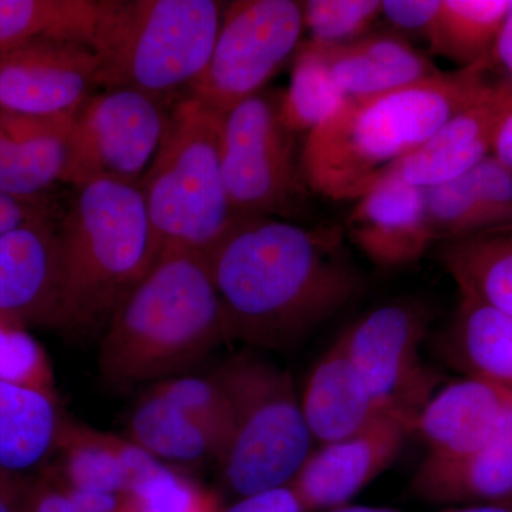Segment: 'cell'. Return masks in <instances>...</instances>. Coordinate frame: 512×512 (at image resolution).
Here are the masks:
<instances>
[{
  "mask_svg": "<svg viewBox=\"0 0 512 512\" xmlns=\"http://www.w3.org/2000/svg\"><path fill=\"white\" fill-rule=\"evenodd\" d=\"M23 505L28 512H79L62 488L46 476L28 485Z\"/></svg>",
  "mask_w": 512,
  "mask_h": 512,
  "instance_id": "cell-36",
  "label": "cell"
},
{
  "mask_svg": "<svg viewBox=\"0 0 512 512\" xmlns=\"http://www.w3.org/2000/svg\"><path fill=\"white\" fill-rule=\"evenodd\" d=\"M439 258L461 298L512 316V227L444 242Z\"/></svg>",
  "mask_w": 512,
  "mask_h": 512,
  "instance_id": "cell-23",
  "label": "cell"
},
{
  "mask_svg": "<svg viewBox=\"0 0 512 512\" xmlns=\"http://www.w3.org/2000/svg\"><path fill=\"white\" fill-rule=\"evenodd\" d=\"M441 8V0H383L382 18L406 37L414 35L427 40Z\"/></svg>",
  "mask_w": 512,
  "mask_h": 512,
  "instance_id": "cell-34",
  "label": "cell"
},
{
  "mask_svg": "<svg viewBox=\"0 0 512 512\" xmlns=\"http://www.w3.org/2000/svg\"><path fill=\"white\" fill-rule=\"evenodd\" d=\"M343 232L377 266L414 264L436 242L427 214V190L389 175L355 201Z\"/></svg>",
  "mask_w": 512,
  "mask_h": 512,
  "instance_id": "cell-14",
  "label": "cell"
},
{
  "mask_svg": "<svg viewBox=\"0 0 512 512\" xmlns=\"http://www.w3.org/2000/svg\"><path fill=\"white\" fill-rule=\"evenodd\" d=\"M430 320L426 303L396 299L366 312L340 335L377 412L412 433L439 382L420 355Z\"/></svg>",
  "mask_w": 512,
  "mask_h": 512,
  "instance_id": "cell-10",
  "label": "cell"
},
{
  "mask_svg": "<svg viewBox=\"0 0 512 512\" xmlns=\"http://www.w3.org/2000/svg\"><path fill=\"white\" fill-rule=\"evenodd\" d=\"M313 443H335L355 436L382 419L343 339L313 366L301 396Z\"/></svg>",
  "mask_w": 512,
  "mask_h": 512,
  "instance_id": "cell-20",
  "label": "cell"
},
{
  "mask_svg": "<svg viewBox=\"0 0 512 512\" xmlns=\"http://www.w3.org/2000/svg\"><path fill=\"white\" fill-rule=\"evenodd\" d=\"M40 214L30 202L0 194V237Z\"/></svg>",
  "mask_w": 512,
  "mask_h": 512,
  "instance_id": "cell-39",
  "label": "cell"
},
{
  "mask_svg": "<svg viewBox=\"0 0 512 512\" xmlns=\"http://www.w3.org/2000/svg\"><path fill=\"white\" fill-rule=\"evenodd\" d=\"M222 507L217 491L168 467L150 483L124 494L123 512H220Z\"/></svg>",
  "mask_w": 512,
  "mask_h": 512,
  "instance_id": "cell-32",
  "label": "cell"
},
{
  "mask_svg": "<svg viewBox=\"0 0 512 512\" xmlns=\"http://www.w3.org/2000/svg\"><path fill=\"white\" fill-rule=\"evenodd\" d=\"M302 2L235 0L225 5L210 62L187 96L225 114L261 92L301 47Z\"/></svg>",
  "mask_w": 512,
  "mask_h": 512,
  "instance_id": "cell-9",
  "label": "cell"
},
{
  "mask_svg": "<svg viewBox=\"0 0 512 512\" xmlns=\"http://www.w3.org/2000/svg\"><path fill=\"white\" fill-rule=\"evenodd\" d=\"M346 101L320 47L302 43L293 56L291 83L282 96L285 126L295 134H309Z\"/></svg>",
  "mask_w": 512,
  "mask_h": 512,
  "instance_id": "cell-28",
  "label": "cell"
},
{
  "mask_svg": "<svg viewBox=\"0 0 512 512\" xmlns=\"http://www.w3.org/2000/svg\"><path fill=\"white\" fill-rule=\"evenodd\" d=\"M205 259L231 339L252 349L298 348L363 289L345 232L335 227L237 221Z\"/></svg>",
  "mask_w": 512,
  "mask_h": 512,
  "instance_id": "cell-1",
  "label": "cell"
},
{
  "mask_svg": "<svg viewBox=\"0 0 512 512\" xmlns=\"http://www.w3.org/2000/svg\"><path fill=\"white\" fill-rule=\"evenodd\" d=\"M55 463L46 470L63 487L126 494L127 483L111 444V433L66 419L60 430Z\"/></svg>",
  "mask_w": 512,
  "mask_h": 512,
  "instance_id": "cell-26",
  "label": "cell"
},
{
  "mask_svg": "<svg viewBox=\"0 0 512 512\" xmlns=\"http://www.w3.org/2000/svg\"><path fill=\"white\" fill-rule=\"evenodd\" d=\"M56 232V329L103 335L163 251L143 192L138 184L107 178L77 185Z\"/></svg>",
  "mask_w": 512,
  "mask_h": 512,
  "instance_id": "cell-4",
  "label": "cell"
},
{
  "mask_svg": "<svg viewBox=\"0 0 512 512\" xmlns=\"http://www.w3.org/2000/svg\"><path fill=\"white\" fill-rule=\"evenodd\" d=\"M99 57L74 40L42 37L0 53V110L28 116L74 113L97 86Z\"/></svg>",
  "mask_w": 512,
  "mask_h": 512,
  "instance_id": "cell-12",
  "label": "cell"
},
{
  "mask_svg": "<svg viewBox=\"0 0 512 512\" xmlns=\"http://www.w3.org/2000/svg\"><path fill=\"white\" fill-rule=\"evenodd\" d=\"M220 512H309L291 485L237 498Z\"/></svg>",
  "mask_w": 512,
  "mask_h": 512,
  "instance_id": "cell-35",
  "label": "cell"
},
{
  "mask_svg": "<svg viewBox=\"0 0 512 512\" xmlns=\"http://www.w3.org/2000/svg\"><path fill=\"white\" fill-rule=\"evenodd\" d=\"M67 137H13L0 130V194L30 201L64 183Z\"/></svg>",
  "mask_w": 512,
  "mask_h": 512,
  "instance_id": "cell-29",
  "label": "cell"
},
{
  "mask_svg": "<svg viewBox=\"0 0 512 512\" xmlns=\"http://www.w3.org/2000/svg\"><path fill=\"white\" fill-rule=\"evenodd\" d=\"M491 156L512 170V90L495 126Z\"/></svg>",
  "mask_w": 512,
  "mask_h": 512,
  "instance_id": "cell-38",
  "label": "cell"
},
{
  "mask_svg": "<svg viewBox=\"0 0 512 512\" xmlns=\"http://www.w3.org/2000/svg\"><path fill=\"white\" fill-rule=\"evenodd\" d=\"M150 389L160 393L200 423L220 448L221 460L231 436L232 414L227 396L217 380L211 375H184L151 384Z\"/></svg>",
  "mask_w": 512,
  "mask_h": 512,
  "instance_id": "cell-30",
  "label": "cell"
},
{
  "mask_svg": "<svg viewBox=\"0 0 512 512\" xmlns=\"http://www.w3.org/2000/svg\"><path fill=\"white\" fill-rule=\"evenodd\" d=\"M493 64L491 55L456 72L346 101L306 134L301 165L309 191L332 201L362 198L491 89Z\"/></svg>",
  "mask_w": 512,
  "mask_h": 512,
  "instance_id": "cell-2",
  "label": "cell"
},
{
  "mask_svg": "<svg viewBox=\"0 0 512 512\" xmlns=\"http://www.w3.org/2000/svg\"><path fill=\"white\" fill-rule=\"evenodd\" d=\"M303 28L309 42L340 46L355 42L370 32L382 18L380 0H309L302 2Z\"/></svg>",
  "mask_w": 512,
  "mask_h": 512,
  "instance_id": "cell-31",
  "label": "cell"
},
{
  "mask_svg": "<svg viewBox=\"0 0 512 512\" xmlns=\"http://www.w3.org/2000/svg\"><path fill=\"white\" fill-rule=\"evenodd\" d=\"M224 9L215 0H106L93 43L97 86L173 109L210 62Z\"/></svg>",
  "mask_w": 512,
  "mask_h": 512,
  "instance_id": "cell-5",
  "label": "cell"
},
{
  "mask_svg": "<svg viewBox=\"0 0 512 512\" xmlns=\"http://www.w3.org/2000/svg\"><path fill=\"white\" fill-rule=\"evenodd\" d=\"M511 403L512 390L468 375L437 389L414 421L413 433L426 441L429 457H464L494 436Z\"/></svg>",
  "mask_w": 512,
  "mask_h": 512,
  "instance_id": "cell-16",
  "label": "cell"
},
{
  "mask_svg": "<svg viewBox=\"0 0 512 512\" xmlns=\"http://www.w3.org/2000/svg\"><path fill=\"white\" fill-rule=\"evenodd\" d=\"M29 484L0 470V512H18Z\"/></svg>",
  "mask_w": 512,
  "mask_h": 512,
  "instance_id": "cell-40",
  "label": "cell"
},
{
  "mask_svg": "<svg viewBox=\"0 0 512 512\" xmlns=\"http://www.w3.org/2000/svg\"><path fill=\"white\" fill-rule=\"evenodd\" d=\"M427 214L441 244L512 227V170L485 158L470 173L429 188Z\"/></svg>",
  "mask_w": 512,
  "mask_h": 512,
  "instance_id": "cell-19",
  "label": "cell"
},
{
  "mask_svg": "<svg viewBox=\"0 0 512 512\" xmlns=\"http://www.w3.org/2000/svg\"><path fill=\"white\" fill-rule=\"evenodd\" d=\"M63 421L59 397L0 380V470L25 480L52 461Z\"/></svg>",
  "mask_w": 512,
  "mask_h": 512,
  "instance_id": "cell-21",
  "label": "cell"
},
{
  "mask_svg": "<svg viewBox=\"0 0 512 512\" xmlns=\"http://www.w3.org/2000/svg\"><path fill=\"white\" fill-rule=\"evenodd\" d=\"M443 512H512V500L503 503L460 505Z\"/></svg>",
  "mask_w": 512,
  "mask_h": 512,
  "instance_id": "cell-42",
  "label": "cell"
},
{
  "mask_svg": "<svg viewBox=\"0 0 512 512\" xmlns=\"http://www.w3.org/2000/svg\"><path fill=\"white\" fill-rule=\"evenodd\" d=\"M0 380L57 397L55 372L46 350L28 329L0 319Z\"/></svg>",
  "mask_w": 512,
  "mask_h": 512,
  "instance_id": "cell-33",
  "label": "cell"
},
{
  "mask_svg": "<svg viewBox=\"0 0 512 512\" xmlns=\"http://www.w3.org/2000/svg\"><path fill=\"white\" fill-rule=\"evenodd\" d=\"M410 433L402 421L382 417L355 436L313 448L291 487L309 512L350 504L396 460Z\"/></svg>",
  "mask_w": 512,
  "mask_h": 512,
  "instance_id": "cell-13",
  "label": "cell"
},
{
  "mask_svg": "<svg viewBox=\"0 0 512 512\" xmlns=\"http://www.w3.org/2000/svg\"><path fill=\"white\" fill-rule=\"evenodd\" d=\"M170 109L130 89H106L76 111L67 136L64 183L138 184L156 157Z\"/></svg>",
  "mask_w": 512,
  "mask_h": 512,
  "instance_id": "cell-11",
  "label": "cell"
},
{
  "mask_svg": "<svg viewBox=\"0 0 512 512\" xmlns=\"http://www.w3.org/2000/svg\"><path fill=\"white\" fill-rule=\"evenodd\" d=\"M512 0H441L426 42L431 53L471 66L493 55Z\"/></svg>",
  "mask_w": 512,
  "mask_h": 512,
  "instance_id": "cell-27",
  "label": "cell"
},
{
  "mask_svg": "<svg viewBox=\"0 0 512 512\" xmlns=\"http://www.w3.org/2000/svg\"><path fill=\"white\" fill-rule=\"evenodd\" d=\"M511 90L512 82L494 83L480 100L447 121L390 175L429 190L470 173L491 156L495 126Z\"/></svg>",
  "mask_w": 512,
  "mask_h": 512,
  "instance_id": "cell-17",
  "label": "cell"
},
{
  "mask_svg": "<svg viewBox=\"0 0 512 512\" xmlns=\"http://www.w3.org/2000/svg\"><path fill=\"white\" fill-rule=\"evenodd\" d=\"M56 224L40 214L0 237V319L56 329Z\"/></svg>",
  "mask_w": 512,
  "mask_h": 512,
  "instance_id": "cell-15",
  "label": "cell"
},
{
  "mask_svg": "<svg viewBox=\"0 0 512 512\" xmlns=\"http://www.w3.org/2000/svg\"><path fill=\"white\" fill-rule=\"evenodd\" d=\"M456 362L468 375L512 390V316L461 298L451 329Z\"/></svg>",
  "mask_w": 512,
  "mask_h": 512,
  "instance_id": "cell-25",
  "label": "cell"
},
{
  "mask_svg": "<svg viewBox=\"0 0 512 512\" xmlns=\"http://www.w3.org/2000/svg\"><path fill=\"white\" fill-rule=\"evenodd\" d=\"M231 340L205 256L165 245L101 335L97 365L113 386L154 384L190 375Z\"/></svg>",
  "mask_w": 512,
  "mask_h": 512,
  "instance_id": "cell-3",
  "label": "cell"
},
{
  "mask_svg": "<svg viewBox=\"0 0 512 512\" xmlns=\"http://www.w3.org/2000/svg\"><path fill=\"white\" fill-rule=\"evenodd\" d=\"M282 96L264 89L224 114L222 167L237 221L285 220L308 200L296 134L282 121Z\"/></svg>",
  "mask_w": 512,
  "mask_h": 512,
  "instance_id": "cell-8",
  "label": "cell"
},
{
  "mask_svg": "<svg viewBox=\"0 0 512 512\" xmlns=\"http://www.w3.org/2000/svg\"><path fill=\"white\" fill-rule=\"evenodd\" d=\"M211 376L232 414L231 436L218 461L224 491L237 500L291 485L315 444L292 376L249 350Z\"/></svg>",
  "mask_w": 512,
  "mask_h": 512,
  "instance_id": "cell-7",
  "label": "cell"
},
{
  "mask_svg": "<svg viewBox=\"0 0 512 512\" xmlns=\"http://www.w3.org/2000/svg\"><path fill=\"white\" fill-rule=\"evenodd\" d=\"M493 60L494 63H500L512 77V10L495 42Z\"/></svg>",
  "mask_w": 512,
  "mask_h": 512,
  "instance_id": "cell-41",
  "label": "cell"
},
{
  "mask_svg": "<svg viewBox=\"0 0 512 512\" xmlns=\"http://www.w3.org/2000/svg\"><path fill=\"white\" fill-rule=\"evenodd\" d=\"M106 0H0V53L42 39L93 47Z\"/></svg>",
  "mask_w": 512,
  "mask_h": 512,
  "instance_id": "cell-24",
  "label": "cell"
},
{
  "mask_svg": "<svg viewBox=\"0 0 512 512\" xmlns=\"http://www.w3.org/2000/svg\"><path fill=\"white\" fill-rule=\"evenodd\" d=\"M50 480H52V478H50ZM57 485L62 488L79 512H123L124 494L76 490V488L63 487V485L60 484Z\"/></svg>",
  "mask_w": 512,
  "mask_h": 512,
  "instance_id": "cell-37",
  "label": "cell"
},
{
  "mask_svg": "<svg viewBox=\"0 0 512 512\" xmlns=\"http://www.w3.org/2000/svg\"><path fill=\"white\" fill-rule=\"evenodd\" d=\"M320 512H400L387 507H373V505L346 504L340 507Z\"/></svg>",
  "mask_w": 512,
  "mask_h": 512,
  "instance_id": "cell-43",
  "label": "cell"
},
{
  "mask_svg": "<svg viewBox=\"0 0 512 512\" xmlns=\"http://www.w3.org/2000/svg\"><path fill=\"white\" fill-rule=\"evenodd\" d=\"M222 120L190 96L168 114L156 157L138 183L163 248L205 256L237 224L222 167Z\"/></svg>",
  "mask_w": 512,
  "mask_h": 512,
  "instance_id": "cell-6",
  "label": "cell"
},
{
  "mask_svg": "<svg viewBox=\"0 0 512 512\" xmlns=\"http://www.w3.org/2000/svg\"><path fill=\"white\" fill-rule=\"evenodd\" d=\"M127 437L165 466L188 471L220 460V448L191 416L148 389L130 414Z\"/></svg>",
  "mask_w": 512,
  "mask_h": 512,
  "instance_id": "cell-22",
  "label": "cell"
},
{
  "mask_svg": "<svg viewBox=\"0 0 512 512\" xmlns=\"http://www.w3.org/2000/svg\"><path fill=\"white\" fill-rule=\"evenodd\" d=\"M412 493L431 504L473 505L512 500V403L483 447L460 458L427 456Z\"/></svg>",
  "mask_w": 512,
  "mask_h": 512,
  "instance_id": "cell-18",
  "label": "cell"
}]
</instances>
